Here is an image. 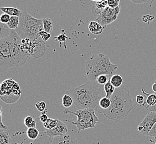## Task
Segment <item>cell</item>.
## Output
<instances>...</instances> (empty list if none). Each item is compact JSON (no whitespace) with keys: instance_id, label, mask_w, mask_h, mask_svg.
<instances>
[{"instance_id":"obj_35","label":"cell","mask_w":156,"mask_h":144,"mask_svg":"<svg viewBox=\"0 0 156 144\" xmlns=\"http://www.w3.org/2000/svg\"><path fill=\"white\" fill-rule=\"evenodd\" d=\"M54 39L58 40L60 42H66V39H68V37L66 35L65 33H62L58 37H54Z\"/></svg>"},{"instance_id":"obj_3","label":"cell","mask_w":156,"mask_h":144,"mask_svg":"<svg viewBox=\"0 0 156 144\" xmlns=\"http://www.w3.org/2000/svg\"><path fill=\"white\" fill-rule=\"evenodd\" d=\"M118 66L111 63L108 56L103 53L95 54L85 64V73L89 81H96L100 75L106 74L111 77Z\"/></svg>"},{"instance_id":"obj_4","label":"cell","mask_w":156,"mask_h":144,"mask_svg":"<svg viewBox=\"0 0 156 144\" xmlns=\"http://www.w3.org/2000/svg\"><path fill=\"white\" fill-rule=\"evenodd\" d=\"M8 53L12 67L21 66L27 62L30 56L25 49L22 43V38L15 30H11L9 37Z\"/></svg>"},{"instance_id":"obj_34","label":"cell","mask_w":156,"mask_h":144,"mask_svg":"<svg viewBox=\"0 0 156 144\" xmlns=\"http://www.w3.org/2000/svg\"><path fill=\"white\" fill-rule=\"evenodd\" d=\"M136 102L138 104V105L142 106V105L144 104V103L145 98H144V95H142L140 94V95H137L136 96Z\"/></svg>"},{"instance_id":"obj_6","label":"cell","mask_w":156,"mask_h":144,"mask_svg":"<svg viewBox=\"0 0 156 144\" xmlns=\"http://www.w3.org/2000/svg\"><path fill=\"white\" fill-rule=\"evenodd\" d=\"M21 91L17 82L11 78L7 79L1 84V98L7 104L15 103L20 98Z\"/></svg>"},{"instance_id":"obj_14","label":"cell","mask_w":156,"mask_h":144,"mask_svg":"<svg viewBox=\"0 0 156 144\" xmlns=\"http://www.w3.org/2000/svg\"><path fill=\"white\" fill-rule=\"evenodd\" d=\"M88 28L90 32L95 35H99L102 33L105 28L102 27L101 24L97 21H91L89 24Z\"/></svg>"},{"instance_id":"obj_1","label":"cell","mask_w":156,"mask_h":144,"mask_svg":"<svg viewBox=\"0 0 156 144\" xmlns=\"http://www.w3.org/2000/svg\"><path fill=\"white\" fill-rule=\"evenodd\" d=\"M101 85L96 81H89L77 87L67 91L66 94L72 96L74 104L78 109H93L98 113H102L99 101L105 95Z\"/></svg>"},{"instance_id":"obj_25","label":"cell","mask_w":156,"mask_h":144,"mask_svg":"<svg viewBox=\"0 0 156 144\" xmlns=\"http://www.w3.org/2000/svg\"><path fill=\"white\" fill-rule=\"evenodd\" d=\"M62 103L64 108H68L73 105V104L74 103V101L72 96H70L67 94H66L63 95L62 98Z\"/></svg>"},{"instance_id":"obj_19","label":"cell","mask_w":156,"mask_h":144,"mask_svg":"<svg viewBox=\"0 0 156 144\" xmlns=\"http://www.w3.org/2000/svg\"><path fill=\"white\" fill-rule=\"evenodd\" d=\"M12 140L9 133L3 130H1L0 131V144H10Z\"/></svg>"},{"instance_id":"obj_11","label":"cell","mask_w":156,"mask_h":144,"mask_svg":"<svg viewBox=\"0 0 156 144\" xmlns=\"http://www.w3.org/2000/svg\"><path fill=\"white\" fill-rule=\"evenodd\" d=\"M51 144H78V142L72 135L66 134L52 138Z\"/></svg>"},{"instance_id":"obj_31","label":"cell","mask_w":156,"mask_h":144,"mask_svg":"<svg viewBox=\"0 0 156 144\" xmlns=\"http://www.w3.org/2000/svg\"><path fill=\"white\" fill-rule=\"evenodd\" d=\"M11 18V16L3 13H2L1 16H0V21L1 23H3V24H7L9 22V20Z\"/></svg>"},{"instance_id":"obj_22","label":"cell","mask_w":156,"mask_h":144,"mask_svg":"<svg viewBox=\"0 0 156 144\" xmlns=\"http://www.w3.org/2000/svg\"><path fill=\"white\" fill-rule=\"evenodd\" d=\"M11 32V30L8 27L7 24H3L1 23V34H0L1 39L8 38L10 35Z\"/></svg>"},{"instance_id":"obj_26","label":"cell","mask_w":156,"mask_h":144,"mask_svg":"<svg viewBox=\"0 0 156 144\" xmlns=\"http://www.w3.org/2000/svg\"><path fill=\"white\" fill-rule=\"evenodd\" d=\"M111 105V100L106 97H103L99 101V106L103 110L109 108Z\"/></svg>"},{"instance_id":"obj_18","label":"cell","mask_w":156,"mask_h":144,"mask_svg":"<svg viewBox=\"0 0 156 144\" xmlns=\"http://www.w3.org/2000/svg\"><path fill=\"white\" fill-rule=\"evenodd\" d=\"M115 88L111 84L110 81L104 85V89L105 91V97L110 99L115 91Z\"/></svg>"},{"instance_id":"obj_43","label":"cell","mask_w":156,"mask_h":144,"mask_svg":"<svg viewBox=\"0 0 156 144\" xmlns=\"http://www.w3.org/2000/svg\"><path fill=\"white\" fill-rule=\"evenodd\" d=\"M155 144H156V141L155 142Z\"/></svg>"},{"instance_id":"obj_24","label":"cell","mask_w":156,"mask_h":144,"mask_svg":"<svg viewBox=\"0 0 156 144\" xmlns=\"http://www.w3.org/2000/svg\"><path fill=\"white\" fill-rule=\"evenodd\" d=\"M27 137L30 140H36L39 135V130L37 128H28L27 131Z\"/></svg>"},{"instance_id":"obj_12","label":"cell","mask_w":156,"mask_h":144,"mask_svg":"<svg viewBox=\"0 0 156 144\" xmlns=\"http://www.w3.org/2000/svg\"><path fill=\"white\" fill-rule=\"evenodd\" d=\"M142 92L143 93V95L145 98V101L142 106L147 109L149 107H152L156 105V93L154 94H149L146 92L144 89H142Z\"/></svg>"},{"instance_id":"obj_40","label":"cell","mask_w":156,"mask_h":144,"mask_svg":"<svg viewBox=\"0 0 156 144\" xmlns=\"http://www.w3.org/2000/svg\"><path fill=\"white\" fill-rule=\"evenodd\" d=\"M152 90H153V92H154V93H156V81H155V83L153 84V85H152Z\"/></svg>"},{"instance_id":"obj_16","label":"cell","mask_w":156,"mask_h":144,"mask_svg":"<svg viewBox=\"0 0 156 144\" xmlns=\"http://www.w3.org/2000/svg\"><path fill=\"white\" fill-rule=\"evenodd\" d=\"M52 138L46 135L44 132H42L39 135L38 138L34 140L30 144H51Z\"/></svg>"},{"instance_id":"obj_8","label":"cell","mask_w":156,"mask_h":144,"mask_svg":"<svg viewBox=\"0 0 156 144\" xmlns=\"http://www.w3.org/2000/svg\"><path fill=\"white\" fill-rule=\"evenodd\" d=\"M41 23H43L42 19L34 18L27 11H23L20 17L19 26L16 30V31L18 33V35H20L29 28Z\"/></svg>"},{"instance_id":"obj_38","label":"cell","mask_w":156,"mask_h":144,"mask_svg":"<svg viewBox=\"0 0 156 144\" xmlns=\"http://www.w3.org/2000/svg\"><path fill=\"white\" fill-rule=\"evenodd\" d=\"M2 111H3V109L2 108V106H1V113H1V125H0V126H1V130H5L7 129V127L6 125H5L2 122Z\"/></svg>"},{"instance_id":"obj_29","label":"cell","mask_w":156,"mask_h":144,"mask_svg":"<svg viewBox=\"0 0 156 144\" xmlns=\"http://www.w3.org/2000/svg\"><path fill=\"white\" fill-rule=\"evenodd\" d=\"M35 106L37 109L40 112H43L46 109V103L43 101L36 103Z\"/></svg>"},{"instance_id":"obj_37","label":"cell","mask_w":156,"mask_h":144,"mask_svg":"<svg viewBox=\"0 0 156 144\" xmlns=\"http://www.w3.org/2000/svg\"><path fill=\"white\" fill-rule=\"evenodd\" d=\"M154 18V17L152 16L151 15H145L142 17V21L144 22H148L149 23L150 21H153V19Z\"/></svg>"},{"instance_id":"obj_20","label":"cell","mask_w":156,"mask_h":144,"mask_svg":"<svg viewBox=\"0 0 156 144\" xmlns=\"http://www.w3.org/2000/svg\"><path fill=\"white\" fill-rule=\"evenodd\" d=\"M42 21L44 31L48 33H51L53 29V22L51 18H42Z\"/></svg>"},{"instance_id":"obj_33","label":"cell","mask_w":156,"mask_h":144,"mask_svg":"<svg viewBox=\"0 0 156 144\" xmlns=\"http://www.w3.org/2000/svg\"><path fill=\"white\" fill-rule=\"evenodd\" d=\"M47 112V110L45 109L44 111L42 112L41 115L39 117V120L42 122V123H44L45 122L47 121V120H48V117L47 115L46 114V113Z\"/></svg>"},{"instance_id":"obj_27","label":"cell","mask_w":156,"mask_h":144,"mask_svg":"<svg viewBox=\"0 0 156 144\" xmlns=\"http://www.w3.org/2000/svg\"><path fill=\"white\" fill-rule=\"evenodd\" d=\"M110 78L111 77L109 75H106V74H101L98 76V78H96V82L100 85H104L105 84H106L108 82Z\"/></svg>"},{"instance_id":"obj_23","label":"cell","mask_w":156,"mask_h":144,"mask_svg":"<svg viewBox=\"0 0 156 144\" xmlns=\"http://www.w3.org/2000/svg\"><path fill=\"white\" fill-rule=\"evenodd\" d=\"M7 24L11 30H16L20 24V17L17 16H11L9 22Z\"/></svg>"},{"instance_id":"obj_2","label":"cell","mask_w":156,"mask_h":144,"mask_svg":"<svg viewBox=\"0 0 156 144\" xmlns=\"http://www.w3.org/2000/svg\"><path fill=\"white\" fill-rule=\"evenodd\" d=\"M110 100V106L107 109H102V113L105 117L115 122L127 117L133 109L129 90L122 85L115 89Z\"/></svg>"},{"instance_id":"obj_21","label":"cell","mask_w":156,"mask_h":144,"mask_svg":"<svg viewBox=\"0 0 156 144\" xmlns=\"http://www.w3.org/2000/svg\"><path fill=\"white\" fill-rule=\"evenodd\" d=\"M58 121H59L58 119L49 117L46 122L44 123H43V126L44 129L47 130L53 129L57 125Z\"/></svg>"},{"instance_id":"obj_13","label":"cell","mask_w":156,"mask_h":144,"mask_svg":"<svg viewBox=\"0 0 156 144\" xmlns=\"http://www.w3.org/2000/svg\"><path fill=\"white\" fill-rule=\"evenodd\" d=\"M107 1L105 2L102 1H98L92 7V12L94 15L96 17H98L99 15L101 13L102 11L105 9L106 7H108Z\"/></svg>"},{"instance_id":"obj_36","label":"cell","mask_w":156,"mask_h":144,"mask_svg":"<svg viewBox=\"0 0 156 144\" xmlns=\"http://www.w3.org/2000/svg\"><path fill=\"white\" fill-rule=\"evenodd\" d=\"M147 136H150V137H153V138L156 139V123L154 124L152 129L148 133Z\"/></svg>"},{"instance_id":"obj_9","label":"cell","mask_w":156,"mask_h":144,"mask_svg":"<svg viewBox=\"0 0 156 144\" xmlns=\"http://www.w3.org/2000/svg\"><path fill=\"white\" fill-rule=\"evenodd\" d=\"M156 123V113L151 112L147 114L137 127L138 132L144 135H147Z\"/></svg>"},{"instance_id":"obj_41","label":"cell","mask_w":156,"mask_h":144,"mask_svg":"<svg viewBox=\"0 0 156 144\" xmlns=\"http://www.w3.org/2000/svg\"><path fill=\"white\" fill-rule=\"evenodd\" d=\"M92 1H94V2H98V1H99L100 0H91Z\"/></svg>"},{"instance_id":"obj_28","label":"cell","mask_w":156,"mask_h":144,"mask_svg":"<svg viewBox=\"0 0 156 144\" xmlns=\"http://www.w3.org/2000/svg\"><path fill=\"white\" fill-rule=\"evenodd\" d=\"M39 36L43 42H47L51 37V33H48L44 30L41 31L39 33Z\"/></svg>"},{"instance_id":"obj_5","label":"cell","mask_w":156,"mask_h":144,"mask_svg":"<svg viewBox=\"0 0 156 144\" xmlns=\"http://www.w3.org/2000/svg\"><path fill=\"white\" fill-rule=\"evenodd\" d=\"M64 113L65 114H73L77 117L75 121L66 120V121L72 124L78 129V133L86 129L95 128L96 124L99 121V118L96 115V111L93 109H78L77 111H73L66 109Z\"/></svg>"},{"instance_id":"obj_39","label":"cell","mask_w":156,"mask_h":144,"mask_svg":"<svg viewBox=\"0 0 156 144\" xmlns=\"http://www.w3.org/2000/svg\"><path fill=\"white\" fill-rule=\"evenodd\" d=\"M132 2L136 4H141L146 2L148 0H131Z\"/></svg>"},{"instance_id":"obj_7","label":"cell","mask_w":156,"mask_h":144,"mask_svg":"<svg viewBox=\"0 0 156 144\" xmlns=\"http://www.w3.org/2000/svg\"><path fill=\"white\" fill-rule=\"evenodd\" d=\"M120 11V6L115 9H112L108 6L102 11L99 17H97V22L105 28L107 25L111 24V23L116 20Z\"/></svg>"},{"instance_id":"obj_30","label":"cell","mask_w":156,"mask_h":144,"mask_svg":"<svg viewBox=\"0 0 156 144\" xmlns=\"http://www.w3.org/2000/svg\"><path fill=\"white\" fill-rule=\"evenodd\" d=\"M120 0H107L108 6L112 9L116 8L119 6Z\"/></svg>"},{"instance_id":"obj_10","label":"cell","mask_w":156,"mask_h":144,"mask_svg":"<svg viewBox=\"0 0 156 144\" xmlns=\"http://www.w3.org/2000/svg\"><path fill=\"white\" fill-rule=\"evenodd\" d=\"M68 131V129L66 124L59 120L57 125L53 129L50 130L46 129L43 132H44L46 135H48V136L51 137V138H53L55 136L66 135Z\"/></svg>"},{"instance_id":"obj_32","label":"cell","mask_w":156,"mask_h":144,"mask_svg":"<svg viewBox=\"0 0 156 144\" xmlns=\"http://www.w3.org/2000/svg\"><path fill=\"white\" fill-rule=\"evenodd\" d=\"M34 119H33L32 117H25L24 119V124L27 127V128H29L30 125L34 121Z\"/></svg>"},{"instance_id":"obj_42","label":"cell","mask_w":156,"mask_h":144,"mask_svg":"<svg viewBox=\"0 0 156 144\" xmlns=\"http://www.w3.org/2000/svg\"><path fill=\"white\" fill-rule=\"evenodd\" d=\"M16 144H23V142H21V144H17V143H16Z\"/></svg>"},{"instance_id":"obj_15","label":"cell","mask_w":156,"mask_h":144,"mask_svg":"<svg viewBox=\"0 0 156 144\" xmlns=\"http://www.w3.org/2000/svg\"><path fill=\"white\" fill-rule=\"evenodd\" d=\"M1 10L5 13H6L10 16H17L20 17L22 11L20 9L11 7H2L1 8Z\"/></svg>"},{"instance_id":"obj_17","label":"cell","mask_w":156,"mask_h":144,"mask_svg":"<svg viewBox=\"0 0 156 144\" xmlns=\"http://www.w3.org/2000/svg\"><path fill=\"white\" fill-rule=\"evenodd\" d=\"M110 81L111 84L115 88L121 87L123 83L122 77L119 74H115L111 76V78L110 79Z\"/></svg>"}]
</instances>
